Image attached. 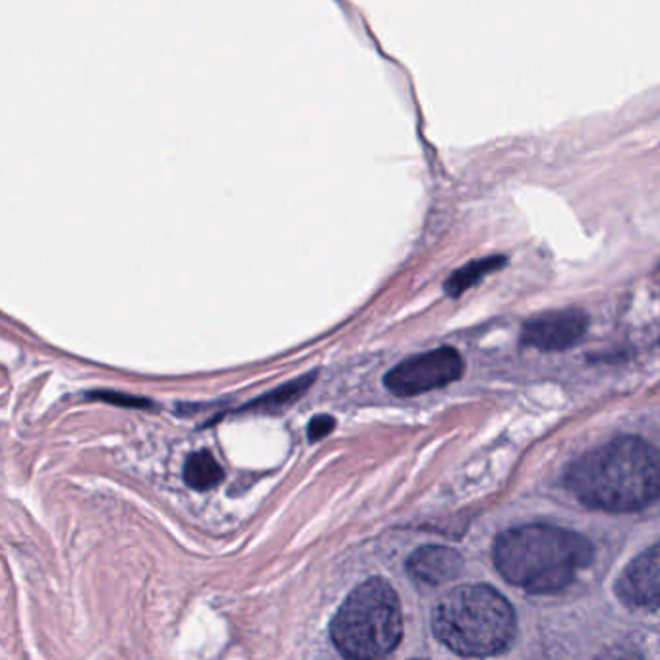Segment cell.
<instances>
[{"mask_svg": "<svg viewBox=\"0 0 660 660\" xmlns=\"http://www.w3.org/2000/svg\"><path fill=\"white\" fill-rule=\"evenodd\" d=\"M566 484L585 506L638 512L659 498V453L647 440L622 436L571 463Z\"/></svg>", "mask_w": 660, "mask_h": 660, "instance_id": "obj_1", "label": "cell"}, {"mask_svg": "<svg viewBox=\"0 0 660 660\" xmlns=\"http://www.w3.org/2000/svg\"><path fill=\"white\" fill-rule=\"evenodd\" d=\"M592 556L587 538L545 523L506 530L494 545V564L502 577L535 595L566 589Z\"/></svg>", "mask_w": 660, "mask_h": 660, "instance_id": "obj_2", "label": "cell"}, {"mask_svg": "<svg viewBox=\"0 0 660 660\" xmlns=\"http://www.w3.org/2000/svg\"><path fill=\"white\" fill-rule=\"evenodd\" d=\"M432 626L447 649L473 659L504 653L517 628L514 608L488 585H463L447 592Z\"/></svg>", "mask_w": 660, "mask_h": 660, "instance_id": "obj_3", "label": "cell"}, {"mask_svg": "<svg viewBox=\"0 0 660 660\" xmlns=\"http://www.w3.org/2000/svg\"><path fill=\"white\" fill-rule=\"evenodd\" d=\"M403 636L400 599L384 579L359 585L331 622V638L347 660H382Z\"/></svg>", "mask_w": 660, "mask_h": 660, "instance_id": "obj_4", "label": "cell"}, {"mask_svg": "<svg viewBox=\"0 0 660 660\" xmlns=\"http://www.w3.org/2000/svg\"><path fill=\"white\" fill-rule=\"evenodd\" d=\"M465 372V361L457 349L439 347L395 364L384 378V385L398 398H413L457 382Z\"/></svg>", "mask_w": 660, "mask_h": 660, "instance_id": "obj_5", "label": "cell"}, {"mask_svg": "<svg viewBox=\"0 0 660 660\" xmlns=\"http://www.w3.org/2000/svg\"><path fill=\"white\" fill-rule=\"evenodd\" d=\"M589 330V316L577 308L553 310L535 316L523 323L522 346L540 353L568 351L585 338Z\"/></svg>", "mask_w": 660, "mask_h": 660, "instance_id": "obj_6", "label": "cell"}, {"mask_svg": "<svg viewBox=\"0 0 660 660\" xmlns=\"http://www.w3.org/2000/svg\"><path fill=\"white\" fill-rule=\"evenodd\" d=\"M659 546H653L647 553L639 554L638 558L626 568L616 584V595L628 607L657 612L659 610Z\"/></svg>", "mask_w": 660, "mask_h": 660, "instance_id": "obj_7", "label": "cell"}, {"mask_svg": "<svg viewBox=\"0 0 660 660\" xmlns=\"http://www.w3.org/2000/svg\"><path fill=\"white\" fill-rule=\"evenodd\" d=\"M463 558L447 546H423L409 558V574L429 585H442L460 576Z\"/></svg>", "mask_w": 660, "mask_h": 660, "instance_id": "obj_8", "label": "cell"}, {"mask_svg": "<svg viewBox=\"0 0 660 660\" xmlns=\"http://www.w3.org/2000/svg\"><path fill=\"white\" fill-rule=\"evenodd\" d=\"M504 266H507V258L506 256H502V254L486 256V258H481V260L468 261L467 266L455 269L452 276L447 277L444 291L450 297H453V299H457L463 292L468 291L471 287L481 283L484 277L491 276V274L498 271Z\"/></svg>", "mask_w": 660, "mask_h": 660, "instance_id": "obj_9", "label": "cell"}, {"mask_svg": "<svg viewBox=\"0 0 660 660\" xmlns=\"http://www.w3.org/2000/svg\"><path fill=\"white\" fill-rule=\"evenodd\" d=\"M183 476H185V483L194 491H209L221 483L223 468L208 450H202L188 455Z\"/></svg>", "mask_w": 660, "mask_h": 660, "instance_id": "obj_10", "label": "cell"}, {"mask_svg": "<svg viewBox=\"0 0 660 660\" xmlns=\"http://www.w3.org/2000/svg\"><path fill=\"white\" fill-rule=\"evenodd\" d=\"M316 374H308V377L297 378L289 384L277 388L274 392L261 395L260 400H254L248 403L245 409H277L289 405L295 400H299L302 393L307 392L308 385L314 382Z\"/></svg>", "mask_w": 660, "mask_h": 660, "instance_id": "obj_11", "label": "cell"}, {"mask_svg": "<svg viewBox=\"0 0 660 660\" xmlns=\"http://www.w3.org/2000/svg\"><path fill=\"white\" fill-rule=\"evenodd\" d=\"M87 398H90V400L105 401V403H111V405H118V408H154V401L144 400V398H138V395H131V393L109 392V390H100V392L87 393Z\"/></svg>", "mask_w": 660, "mask_h": 660, "instance_id": "obj_12", "label": "cell"}, {"mask_svg": "<svg viewBox=\"0 0 660 660\" xmlns=\"http://www.w3.org/2000/svg\"><path fill=\"white\" fill-rule=\"evenodd\" d=\"M336 429V421L330 415H318L308 424V439L312 442L326 439Z\"/></svg>", "mask_w": 660, "mask_h": 660, "instance_id": "obj_13", "label": "cell"}]
</instances>
